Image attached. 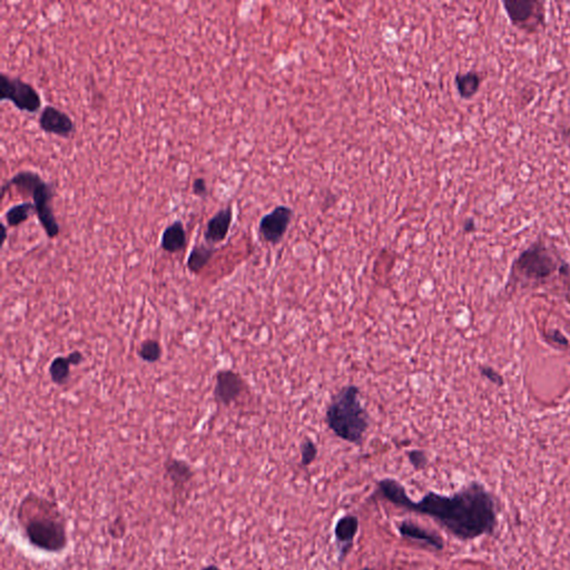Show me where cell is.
Returning <instances> with one entry per match:
<instances>
[{
  "mask_svg": "<svg viewBox=\"0 0 570 570\" xmlns=\"http://www.w3.org/2000/svg\"><path fill=\"white\" fill-rule=\"evenodd\" d=\"M378 487L386 500L411 512L430 516L462 540L493 533L496 527V505L490 493L480 483H471L452 496L429 493L417 502L411 500L397 480L382 479Z\"/></svg>",
  "mask_w": 570,
  "mask_h": 570,
  "instance_id": "obj_1",
  "label": "cell"
},
{
  "mask_svg": "<svg viewBox=\"0 0 570 570\" xmlns=\"http://www.w3.org/2000/svg\"><path fill=\"white\" fill-rule=\"evenodd\" d=\"M360 389L350 384L332 398L325 412V422L336 437L360 445L370 426V417L360 401Z\"/></svg>",
  "mask_w": 570,
  "mask_h": 570,
  "instance_id": "obj_2",
  "label": "cell"
},
{
  "mask_svg": "<svg viewBox=\"0 0 570 570\" xmlns=\"http://www.w3.org/2000/svg\"><path fill=\"white\" fill-rule=\"evenodd\" d=\"M11 186L17 187L20 192L32 196L35 204L36 215L47 236L49 239L58 236L61 227L51 208V201L55 195L53 185L44 181L42 176L35 172H18L1 186V198Z\"/></svg>",
  "mask_w": 570,
  "mask_h": 570,
  "instance_id": "obj_3",
  "label": "cell"
},
{
  "mask_svg": "<svg viewBox=\"0 0 570 570\" xmlns=\"http://www.w3.org/2000/svg\"><path fill=\"white\" fill-rule=\"evenodd\" d=\"M562 260L552 248L543 242H536L522 251L514 265L512 272L531 282H544L559 271Z\"/></svg>",
  "mask_w": 570,
  "mask_h": 570,
  "instance_id": "obj_4",
  "label": "cell"
},
{
  "mask_svg": "<svg viewBox=\"0 0 570 570\" xmlns=\"http://www.w3.org/2000/svg\"><path fill=\"white\" fill-rule=\"evenodd\" d=\"M509 20L518 30L533 34L546 25L545 4L539 0H506L502 1Z\"/></svg>",
  "mask_w": 570,
  "mask_h": 570,
  "instance_id": "obj_5",
  "label": "cell"
},
{
  "mask_svg": "<svg viewBox=\"0 0 570 570\" xmlns=\"http://www.w3.org/2000/svg\"><path fill=\"white\" fill-rule=\"evenodd\" d=\"M27 536L32 545L47 552H61L66 547L67 536L64 525L53 518H34L26 527Z\"/></svg>",
  "mask_w": 570,
  "mask_h": 570,
  "instance_id": "obj_6",
  "label": "cell"
},
{
  "mask_svg": "<svg viewBox=\"0 0 570 570\" xmlns=\"http://www.w3.org/2000/svg\"><path fill=\"white\" fill-rule=\"evenodd\" d=\"M0 101H11L22 112L36 113L42 107V97L35 88L22 78L4 72L0 75Z\"/></svg>",
  "mask_w": 570,
  "mask_h": 570,
  "instance_id": "obj_7",
  "label": "cell"
},
{
  "mask_svg": "<svg viewBox=\"0 0 570 570\" xmlns=\"http://www.w3.org/2000/svg\"><path fill=\"white\" fill-rule=\"evenodd\" d=\"M293 212L288 206H277L271 213L262 217L259 232L265 242L277 244L288 231Z\"/></svg>",
  "mask_w": 570,
  "mask_h": 570,
  "instance_id": "obj_8",
  "label": "cell"
},
{
  "mask_svg": "<svg viewBox=\"0 0 570 570\" xmlns=\"http://www.w3.org/2000/svg\"><path fill=\"white\" fill-rule=\"evenodd\" d=\"M244 390L246 382L239 373L233 370H220L216 373L213 395L219 405H232Z\"/></svg>",
  "mask_w": 570,
  "mask_h": 570,
  "instance_id": "obj_9",
  "label": "cell"
},
{
  "mask_svg": "<svg viewBox=\"0 0 570 570\" xmlns=\"http://www.w3.org/2000/svg\"><path fill=\"white\" fill-rule=\"evenodd\" d=\"M39 126L45 133L68 139L75 132L74 120L57 107L46 105L40 113Z\"/></svg>",
  "mask_w": 570,
  "mask_h": 570,
  "instance_id": "obj_10",
  "label": "cell"
},
{
  "mask_svg": "<svg viewBox=\"0 0 570 570\" xmlns=\"http://www.w3.org/2000/svg\"><path fill=\"white\" fill-rule=\"evenodd\" d=\"M233 221V210L231 206L220 210L214 214L206 224L204 239L206 244L214 246L223 242L229 234Z\"/></svg>",
  "mask_w": 570,
  "mask_h": 570,
  "instance_id": "obj_11",
  "label": "cell"
},
{
  "mask_svg": "<svg viewBox=\"0 0 570 570\" xmlns=\"http://www.w3.org/2000/svg\"><path fill=\"white\" fill-rule=\"evenodd\" d=\"M399 531L405 538L419 541V543L428 545L437 550H441L443 548V540L440 536L432 531H426L424 528L419 527L413 522L403 521L399 526Z\"/></svg>",
  "mask_w": 570,
  "mask_h": 570,
  "instance_id": "obj_12",
  "label": "cell"
},
{
  "mask_svg": "<svg viewBox=\"0 0 570 570\" xmlns=\"http://www.w3.org/2000/svg\"><path fill=\"white\" fill-rule=\"evenodd\" d=\"M357 531H359V519L353 514H347L336 522L334 535L341 555L347 554L348 550L351 548Z\"/></svg>",
  "mask_w": 570,
  "mask_h": 570,
  "instance_id": "obj_13",
  "label": "cell"
},
{
  "mask_svg": "<svg viewBox=\"0 0 570 570\" xmlns=\"http://www.w3.org/2000/svg\"><path fill=\"white\" fill-rule=\"evenodd\" d=\"M160 246L165 252L171 254L184 250L186 246V232L182 221L176 220L164 229Z\"/></svg>",
  "mask_w": 570,
  "mask_h": 570,
  "instance_id": "obj_14",
  "label": "cell"
},
{
  "mask_svg": "<svg viewBox=\"0 0 570 570\" xmlns=\"http://www.w3.org/2000/svg\"><path fill=\"white\" fill-rule=\"evenodd\" d=\"M165 471L175 488L184 487L194 476L192 468L187 462L172 457L166 460Z\"/></svg>",
  "mask_w": 570,
  "mask_h": 570,
  "instance_id": "obj_15",
  "label": "cell"
},
{
  "mask_svg": "<svg viewBox=\"0 0 570 570\" xmlns=\"http://www.w3.org/2000/svg\"><path fill=\"white\" fill-rule=\"evenodd\" d=\"M216 251L217 250L214 246H208V244L195 246L189 252V258H187V269L194 274H200L203 270L205 269L206 265L210 263Z\"/></svg>",
  "mask_w": 570,
  "mask_h": 570,
  "instance_id": "obj_16",
  "label": "cell"
},
{
  "mask_svg": "<svg viewBox=\"0 0 570 570\" xmlns=\"http://www.w3.org/2000/svg\"><path fill=\"white\" fill-rule=\"evenodd\" d=\"M481 77L477 72L470 70L467 72H458L455 77V85L461 99H470L479 91L481 86Z\"/></svg>",
  "mask_w": 570,
  "mask_h": 570,
  "instance_id": "obj_17",
  "label": "cell"
},
{
  "mask_svg": "<svg viewBox=\"0 0 570 570\" xmlns=\"http://www.w3.org/2000/svg\"><path fill=\"white\" fill-rule=\"evenodd\" d=\"M35 213L36 208L34 202H24L11 206L8 211L6 212L5 219L8 227H15L30 219Z\"/></svg>",
  "mask_w": 570,
  "mask_h": 570,
  "instance_id": "obj_18",
  "label": "cell"
},
{
  "mask_svg": "<svg viewBox=\"0 0 570 570\" xmlns=\"http://www.w3.org/2000/svg\"><path fill=\"white\" fill-rule=\"evenodd\" d=\"M70 362L67 357H57L49 365L51 381L57 386H64L70 378Z\"/></svg>",
  "mask_w": 570,
  "mask_h": 570,
  "instance_id": "obj_19",
  "label": "cell"
},
{
  "mask_svg": "<svg viewBox=\"0 0 570 570\" xmlns=\"http://www.w3.org/2000/svg\"><path fill=\"white\" fill-rule=\"evenodd\" d=\"M137 355L141 357L143 361L147 363H155L160 361L162 357L163 350L160 347V342L154 338H147L141 342L139 349H137Z\"/></svg>",
  "mask_w": 570,
  "mask_h": 570,
  "instance_id": "obj_20",
  "label": "cell"
},
{
  "mask_svg": "<svg viewBox=\"0 0 570 570\" xmlns=\"http://www.w3.org/2000/svg\"><path fill=\"white\" fill-rule=\"evenodd\" d=\"M301 450V464L302 466L307 467L315 460L317 455V448L315 443L311 439L307 438L303 440L300 447Z\"/></svg>",
  "mask_w": 570,
  "mask_h": 570,
  "instance_id": "obj_21",
  "label": "cell"
},
{
  "mask_svg": "<svg viewBox=\"0 0 570 570\" xmlns=\"http://www.w3.org/2000/svg\"><path fill=\"white\" fill-rule=\"evenodd\" d=\"M409 461L416 470H422L428 464V457L422 450H411L408 452Z\"/></svg>",
  "mask_w": 570,
  "mask_h": 570,
  "instance_id": "obj_22",
  "label": "cell"
},
{
  "mask_svg": "<svg viewBox=\"0 0 570 570\" xmlns=\"http://www.w3.org/2000/svg\"><path fill=\"white\" fill-rule=\"evenodd\" d=\"M480 373H481L485 378H487L489 381L493 382V384H497V386H504V378H502L500 373L497 372V371L491 368V367H487V365L480 367Z\"/></svg>",
  "mask_w": 570,
  "mask_h": 570,
  "instance_id": "obj_23",
  "label": "cell"
},
{
  "mask_svg": "<svg viewBox=\"0 0 570 570\" xmlns=\"http://www.w3.org/2000/svg\"><path fill=\"white\" fill-rule=\"evenodd\" d=\"M193 193L195 195H198L200 198H204L206 194H208V185H206V181L202 177H198V179H195L193 181Z\"/></svg>",
  "mask_w": 570,
  "mask_h": 570,
  "instance_id": "obj_24",
  "label": "cell"
},
{
  "mask_svg": "<svg viewBox=\"0 0 570 570\" xmlns=\"http://www.w3.org/2000/svg\"><path fill=\"white\" fill-rule=\"evenodd\" d=\"M546 336L548 338V341L559 344L560 347H567L568 346L567 338L558 330H552V334H546Z\"/></svg>",
  "mask_w": 570,
  "mask_h": 570,
  "instance_id": "obj_25",
  "label": "cell"
},
{
  "mask_svg": "<svg viewBox=\"0 0 570 570\" xmlns=\"http://www.w3.org/2000/svg\"><path fill=\"white\" fill-rule=\"evenodd\" d=\"M560 277H562V281L565 283L566 288H567L568 293L570 296V265L568 263H566L565 261H562V265H560L559 271Z\"/></svg>",
  "mask_w": 570,
  "mask_h": 570,
  "instance_id": "obj_26",
  "label": "cell"
},
{
  "mask_svg": "<svg viewBox=\"0 0 570 570\" xmlns=\"http://www.w3.org/2000/svg\"><path fill=\"white\" fill-rule=\"evenodd\" d=\"M67 359L70 361V365H80V363L84 362V360H85V357H84L83 353L80 351H72L70 352V355H67Z\"/></svg>",
  "mask_w": 570,
  "mask_h": 570,
  "instance_id": "obj_27",
  "label": "cell"
},
{
  "mask_svg": "<svg viewBox=\"0 0 570 570\" xmlns=\"http://www.w3.org/2000/svg\"><path fill=\"white\" fill-rule=\"evenodd\" d=\"M464 232L467 233H471L474 232V229H476V223H474V220L469 219L468 221H466L464 225Z\"/></svg>",
  "mask_w": 570,
  "mask_h": 570,
  "instance_id": "obj_28",
  "label": "cell"
},
{
  "mask_svg": "<svg viewBox=\"0 0 570 570\" xmlns=\"http://www.w3.org/2000/svg\"><path fill=\"white\" fill-rule=\"evenodd\" d=\"M562 137H564V139H565V141L567 143V145L569 146L570 149V126L569 127L564 129V132H562Z\"/></svg>",
  "mask_w": 570,
  "mask_h": 570,
  "instance_id": "obj_29",
  "label": "cell"
},
{
  "mask_svg": "<svg viewBox=\"0 0 570 570\" xmlns=\"http://www.w3.org/2000/svg\"><path fill=\"white\" fill-rule=\"evenodd\" d=\"M1 229H3V243L5 242L6 239H7V227H6L5 224H1Z\"/></svg>",
  "mask_w": 570,
  "mask_h": 570,
  "instance_id": "obj_30",
  "label": "cell"
},
{
  "mask_svg": "<svg viewBox=\"0 0 570 570\" xmlns=\"http://www.w3.org/2000/svg\"><path fill=\"white\" fill-rule=\"evenodd\" d=\"M203 570H221L219 567H216V566H208V567L204 568Z\"/></svg>",
  "mask_w": 570,
  "mask_h": 570,
  "instance_id": "obj_31",
  "label": "cell"
},
{
  "mask_svg": "<svg viewBox=\"0 0 570 570\" xmlns=\"http://www.w3.org/2000/svg\"><path fill=\"white\" fill-rule=\"evenodd\" d=\"M360 570H372V569H371V568H362V569Z\"/></svg>",
  "mask_w": 570,
  "mask_h": 570,
  "instance_id": "obj_32",
  "label": "cell"
}]
</instances>
